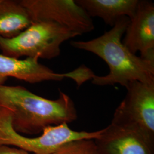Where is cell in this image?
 Instances as JSON below:
<instances>
[{
  "mask_svg": "<svg viewBox=\"0 0 154 154\" xmlns=\"http://www.w3.org/2000/svg\"><path fill=\"white\" fill-rule=\"evenodd\" d=\"M0 107L11 111V125L20 134L37 135L45 128L77 120L72 98L60 91L55 100L46 99L21 86L0 85Z\"/></svg>",
  "mask_w": 154,
  "mask_h": 154,
  "instance_id": "cell-1",
  "label": "cell"
},
{
  "mask_svg": "<svg viewBox=\"0 0 154 154\" xmlns=\"http://www.w3.org/2000/svg\"><path fill=\"white\" fill-rule=\"evenodd\" d=\"M139 0H76L75 2L91 17H98L113 27L123 17L131 19Z\"/></svg>",
  "mask_w": 154,
  "mask_h": 154,
  "instance_id": "cell-10",
  "label": "cell"
},
{
  "mask_svg": "<svg viewBox=\"0 0 154 154\" xmlns=\"http://www.w3.org/2000/svg\"><path fill=\"white\" fill-rule=\"evenodd\" d=\"M129 22L128 17H123L110 30L100 37L87 41L70 42L74 48L98 56L109 66L110 72L106 75H94L91 79L94 85L104 86L119 84L126 88L134 81L154 80V62L131 53L122 43V38Z\"/></svg>",
  "mask_w": 154,
  "mask_h": 154,
  "instance_id": "cell-2",
  "label": "cell"
},
{
  "mask_svg": "<svg viewBox=\"0 0 154 154\" xmlns=\"http://www.w3.org/2000/svg\"><path fill=\"white\" fill-rule=\"evenodd\" d=\"M32 23L29 12L20 1L0 0V37L13 38Z\"/></svg>",
  "mask_w": 154,
  "mask_h": 154,
  "instance_id": "cell-11",
  "label": "cell"
},
{
  "mask_svg": "<svg viewBox=\"0 0 154 154\" xmlns=\"http://www.w3.org/2000/svg\"><path fill=\"white\" fill-rule=\"evenodd\" d=\"M79 35L77 33L49 21H37L16 37H0L2 54L20 59L26 58L50 60L61 54V46Z\"/></svg>",
  "mask_w": 154,
  "mask_h": 154,
  "instance_id": "cell-3",
  "label": "cell"
},
{
  "mask_svg": "<svg viewBox=\"0 0 154 154\" xmlns=\"http://www.w3.org/2000/svg\"><path fill=\"white\" fill-rule=\"evenodd\" d=\"M122 43L133 54L154 62V4L139 1L135 14L127 26Z\"/></svg>",
  "mask_w": 154,
  "mask_h": 154,
  "instance_id": "cell-9",
  "label": "cell"
},
{
  "mask_svg": "<svg viewBox=\"0 0 154 154\" xmlns=\"http://www.w3.org/2000/svg\"><path fill=\"white\" fill-rule=\"evenodd\" d=\"M52 154H99L94 139H81L66 143Z\"/></svg>",
  "mask_w": 154,
  "mask_h": 154,
  "instance_id": "cell-12",
  "label": "cell"
},
{
  "mask_svg": "<svg viewBox=\"0 0 154 154\" xmlns=\"http://www.w3.org/2000/svg\"><path fill=\"white\" fill-rule=\"evenodd\" d=\"M28 11L32 22H55L79 35L94 29L92 18L74 0H20Z\"/></svg>",
  "mask_w": 154,
  "mask_h": 154,
  "instance_id": "cell-7",
  "label": "cell"
},
{
  "mask_svg": "<svg viewBox=\"0 0 154 154\" xmlns=\"http://www.w3.org/2000/svg\"><path fill=\"white\" fill-rule=\"evenodd\" d=\"M94 140L99 154H154V139L115 112L110 125Z\"/></svg>",
  "mask_w": 154,
  "mask_h": 154,
  "instance_id": "cell-5",
  "label": "cell"
},
{
  "mask_svg": "<svg viewBox=\"0 0 154 154\" xmlns=\"http://www.w3.org/2000/svg\"><path fill=\"white\" fill-rule=\"evenodd\" d=\"M103 130L75 131L67 123L45 128L40 135L28 137L16 132L11 125V111L0 107V145L13 146L32 154H52L62 146L81 139H96Z\"/></svg>",
  "mask_w": 154,
  "mask_h": 154,
  "instance_id": "cell-4",
  "label": "cell"
},
{
  "mask_svg": "<svg viewBox=\"0 0 154 154\" xmlns=\"http://www.w3.org/2000/svg\"><path fill=\"white\" fill-rule=\"evenodd\" d=\"M126 88V95L115 113L137 125L154 140V79L134 81Z\"/></svg>",
  "mask_w": 154,
  "mask_h": 154,
  "instance_id": "cell-8",
  "label": "cell"
},
{
  "mask_svg": "<svg viewBox=\"0 0 154 154\" xmlns=\"http://www.w3.org/2000/svg\"><path fill=\"white\" fill-rule=\"evenodd\" d=\"M0 154H32L22 149L5 145H0Z\"/></svg>",
  "mask_w": 154,
  "mask_h": 154,
  "instance_id": "cell-13",
  "label": "cell"
},
{
  "mask_svg": "<svg viewBox=\"0 0 154 154\" xmlns=\"http://www.w3.org/2000/svg\"><path fill=\"white\" fill-rule=\"evenodd\" d=\"M94 75L93 71L85 65L72 72L57 73L40 63L37 58L20 60L0 54V85H4L9 77L30 83L61 81L65 78H70L79 87L83 83L91 80Z\"/></svg>",
  "mask_w": 154,
  "mask_h": 154,
  "instance_id": "cell-6",
  "label": "cell"
}]
</instances>
